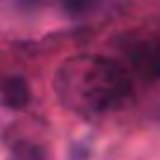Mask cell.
I'll use <instances>...</instances> for the list:
<instances>
[{
  "label": "cell",
  "mask_w": 160,
  "mask_h": 160,
  "mask_svg": "<svg viewBox=\"0 0 160 160\" xmlns=\"http://www.w3.org/2000/svg\"><path fill=\"white\" fill-rule=\"evenodd\" d=\"M64 108L82 118H101L134 97L130 68L104 54H75L61 61L52 80Z\"/></svg>",
  "instance_id": "6da1fadb"
},
{
  "label": "cell",
  "mask_w": 160,
  "mask_h": 160,
  "mask_svg": "<svg viewBox=\"0 0 160 160\" xmlns=\"http://www.w3.org/2000/svg\"><path fill=\"white\" fill-rule=\"evenodd\" d=\"M118 47L130 73L144 82L160 80V35H125Z\"/></svg>",
  "instance_id": "7a4b0ae2"
},
{
  "label": "cell",
  "mask_w": 160,
  "mask_h": 160,
  "mask_svg": "<svg viewBox=\"0 0 160 160\" xmlns=\"http://www.w3.org/2000/svg\"><path fill=\"white\" fill-rule=\"evenodd\" d=\"M0 104L10 111H21L31 104V87L21 75H10L0 82Z\"/></svg>",
  "instance_id": "3957f363"
},
{
  "label": "cell",
  "mask_w": 160,
  "mask_h": 160,
  "mask_svg": "<svg viewBox=\"0 0 160 160\" xmlns=\"http://www.w3.org/2000/svg\"><path fill=\"white\" fill-rule=\"evenodd\" d=\"M7 160H50V155H47V151L40 144H33V141H17V144H12Z\"/></svg>",
  "instance_id": "277c9868"
},
{
  "label": "cell",
  "mask_w": 160,
  "mask_h": 160,
  "mask_svg": "<svg viewBox=\"0 0 160 160\" xmlns=\"http://www.w3.org/2000/svg\"><path fill=\"white\" fill-rule=\"evenodd\" d=\"M94 2L97 0H61V7L71 17H82L94 7Z\"/></svg>",
  "instance_id": "5b68a950"
}]
</instances>
